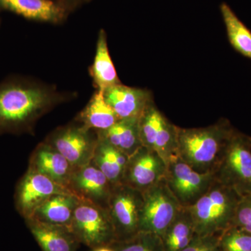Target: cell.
<instances>
[{"label":"cell","instance_id":"6da1fadb","mask_svg":"<svg viewBox=\"0 0 251 251\" xmlns=\"http://www.w3.org/2000/svg\"><path fill=\"white\" fill-rule=\"evenodd\" d=\"M64 100L54 89L22 80L0 84V133H21Z\"/></svg>","mask_w":251,"mask_h":251},{"label":"cell","instance_id":"7a4b0ae2","mask_svg":"<svg viewBox=\"0 0 251 251\" xmlns=\"http://www.w3.org/2000/svg\"><path fill=\"white\" fill-rule=\"evenodd\" d=\"M234 129L226 119L202 128L177 126L176 155L199 173H213Z\"/></svg>","mask_w":251,"mask_h":251},{"label":"cell","instance_id":"3957f363","mask_svg":"<svg viewBox=\"0 0 251 251\" xmlns=\"http://www.w3.org/2000/svg\"><path fill=\"white\" fill-rule=\"evenodd\" d=\"M241 197L234 190L215 181L197 202L187 208L196 234H219L232 226Z\"/></svg>","mask_w":251,"mask_h":251},{"label":"cell","instance_id":"277c9868","mask_svg":"<svg viewBox=\"0 0 251 251\" xmlns=\"http://www.w3.org/2000/svg\"><path fill=\"white\" fill-rule=\"evenodd\" d=\"M218 182L243 196L251 193V143L249 135L234 129L213 171Z\"/></svg>","mask_w":251,"mask_h":251},{"label":"cell","instance_id":"5b68a950","mask_svg":"<svg viewBox=\"0 0 251 251\" xmlns=\"http://www.w3.org/2000/svg\"><path fill=\"white\" fill-rule=\"evenodd\" d=\"M71 231L79 242L93 249L117 242L108 209L84 200H80L74 211Z\"/></svg>","mask_w":251,"mask_h":251},{"label":"cell","instance_id":"8992f818","mask_svg":"<svg viewBox=\"0 0 251 251\" xmlns=\"http://www.w3.org/2000/svg\"><path fill=\"white\" fill-rule=\"evenodd\" d=\"M143 193L140 232L162 237L182 209L164 178Z\"/></svg>","mask_w":251,"mask_h":251},{"label":"cell","instance_id":"52a82bcc","mask_svg":"<svg viewBox=\"0 0 251 251\" xmlns=\"http://www.w3.org/2000/svg\"><path fill=\"white\" fill-rule=\"evenodd\" d=\"M164 179L171 192L184 208L197 202L216 181L212 172L199 173L178 156L168 162Z\"/></svg>","mask_w":251,"mask_h":251},{"label":"cell","instance_id":"ba28073f","mask_svg":"<svg viewBox=\"0 0 251 251\" xmlns=\"http://www.w3.org/2000/svg\"><path fill=\"white\" fill-rule=\"evenodd\" d=\"M143 193L121 184L113 186L108 210L116 234L117 242H124L140 232Z\"/></svg>","mask_w":251,"mask_h":251},{"label":"cell","instance_id":"9c48e42d","mask_svg":"<svg viewBox=\"0 0 251 251\" xmlns=\"http://www.w3.org/2000/svg\"><path fill=\"white\" fill-rule=\"evenodd\" d=\"M78 126L58 128L50 135L46 143L55 149L75 169L89 164L93 159L98 143L97 133Z\"/></svg>","mask_w":251,"mask_h":251},{"label":"cell","instance_id":"30bf717a","mask_svg":"<svg viewBox=\"0 0 251 251\" xmlns=\"http://www.w3.org/2000/svg\"><path fill=\"white\" fill-rule=\"evenodd\" d=\"M57 194L74 193L69 188L29 168L16 187L15 193L16 209L25 219H29L41 204Z\"/></svg>","mask_w":251,"mask_h":251},{"label":"cell","instance_id":"8fae6325","mask_svg":"<svg viewBox=\"0 0 251 251\" xmlns=\"http://www.w3.org/2000/svg\"><path fill=\"white\" fill-rule=\"evenodd\" d=\"M166 168L154 150L142 146L129 157L122 184L143 193L165 177Z\"/></svg>","mask_w":251,"mask_h":251},{"label":"cell","instance_id":"7c38bea8","mask_svg":"<svg viewBox=\"0 0 251 251\" xmlns=\"http://www.w3.org/2000/svg\"><path fill=\"white\" fill-rule=\"evenodd\" d=\"M69 188L80 200L108 209L113 186L92 161L74 171Z\"/></svg>","mask_w":251,"mask_h":251},{"label":"cell","instance_id":"4fadbf2b","mask_svg":"<svg viewBox=\"0 0 251 251\" xmlns=\"http://www.w3.org/2000/svg\"><path fill=\"white\" fill-rule=\"evenodd\" d=\"M107 103L120 120L139 118L149 104L153 101L148 90L119 84L103 92Z\"/></svg>","mask_w":251,"mask_h":251},{"label":"cell","instance_id":"5bb4252c","mask_svg":"<svg viewBox=\"0 0 251 251\" xmlns=\"http://www.w3.org/2000/svg\"><path fill=\"white\" fill-rule=\"evenodd\" d=\"M29 168L67 188L75 170L67 158L46 142L40 144L34 150Z\"/></svg>","mask_w":251,"mask_h":251},{"label":"cell","instance_id":"9a60e30c","mask_svg":"<svg viewBox=\"0 0 251 251\" xmlns=\"http://www.w3.org/2000/svg\"><path fill=\"white\" fill-rule=\"evenodd\" d=\"M25 221L42 251H76L80 242L70 229L32 218Z\"/></svg>","mask_w":251,"mask_h":251},{"label":"cell","instance_id":"2e32d148","mask_svg":"<svg viewBox=\"0 0 251 251\" xmlns=\"http://www.w3.org/2000/svg\"><path fill=\"white\" fill-rule=\"evenodd\" d=\"M0 9L34 21L57 23L64 17V9L51 0H0Z\"/></svg>","mask_w":251,"mask_h":251},{"label":"cell","instance_id":"e0dca14e","mask_svg":"<svg viewBox=\"0 0 251 251\" xmlns=\"http://www.w3.org/2000/svg\"><path fill=\"white\" fill-rule=\"evenodd\" d=\"M80 200L74 194L55 195L41 204L29 219L32 218L71 230L74 211Z\"/></svg>","mask_w":251,"mask_h":251},{"label":"cell","instance_id":"ac0fdd59","mask_svg":"<svg viewBox=\"0 0 251 251\" xmlns=\"http://www.w3.org/2000/svg\"><path fill=\"white\" fill-rule=\"evenodd\" d=\"M92 162L112 186L122 184L129 157L99 136Z\"/></svg>","mask_w":251,"mask_h":251},{"label":"cell","instance_id":"d6986e66","mask_svg":"<svg viewBox=\"0 0 251 251\" xmlns=\"http://www.w3.org/2000/svg\"><path fill=\"white\" fill-rule=\"evenodd\" d=\"M138 120L139 118L120 120L108 129L97 133L100 138L130 157L142 147Z\"/></svg>","mask_w":251,"mask_h":251},{"label":"cell","instance_id":"ffe728a7","mask_svg":"<svg viewBox=\"0 0 251 251\" xmlns=\"http://www.w3.org/2000/svg\"><path fill=\"white\" fill-rule=\"evenodd\" d=\"M90 74L97 90L104 91L112 86L121 84L115 66L109 53L105 31L99 32L97 51L93 64L90 68Z\"/></svg>","mask_w":251,"mask_h":251},{"label":"cell","instance_id":"44dd1931","mask_svg":"<svg viewBox=\"0 0 251 251\" xmlns=\"http://www.w3.org/2000/svg\"><path fill=\"white\" fill-rule=\"evenodd\" d=\"M119 120L117 114L105 100L103 92L99 90L77 117L78 124L96 132L108 129Z\"/></svg>","mask_w":251,"mask_h":251},{"label":"cell","instance_id":"7402d4cb","mask_svg":"<svg viewBox=\"0 0 251 251\" xmlns=\"http://www.w3.org/2000/svg\"><path fill=\"white\" fill-rule=\"evenodd\" d=\"M196 234L191 214L187 208L183 207L162 235L165 251H182Z\"/></svg>","mask_w":251,"mask_h":251},{"label":"cell","instance_id":"603a6c76","mask_svg":"<svg viewBox=\"0 0 251 251\" xmlns=\"http://www.w3.org/2000/svg\"><path fill=\"white\" fill-rule=\"evenodd\" d=\"M221 11L231 45L239 53L251 59V31L226 3L221 5Z\"/></svg>","mask_w":251,"mask_h":251},{"label":"cell","instance_id":"cb8c5ba5","mask_svg":"<svg viewBox=\"0 0 251 251\" xmlns=\"http://www.w3.org/2000/svg\"><path fill=\"white\" fill-rule=\"evenodd\" d=\"M163 117L153 101L144 110L138 120L142 146L154 150L155 142Z\"/></svg>","mask_w":251,"mask_h":251},{"label":"cell","instance_id":"d4e9b609","mask_svg":"<svg viewBox=\"0 0 251 251\" xmlns=\"http://www.w3.org/2000/svg\"><path fill=\"white\" fill-rule=\"evenodd\" d=\"M177 147V126L173 125L166 117L162 119L159 130L155 142L154 151L165 161L168 162L176 155Z\"/></svg>","mask_w":251,"mask_h":251},{"label":"cell","instance_id":"484cf974","mask_svg":"<svg viewBox=\"0 0 251 251\" xmlns=\"http://www.w3.org/2000/svg\"><path fill=\"white\" fill-rule=\"evenodd\" d=\"M111 246L116 251H165L161 237L149 232H140L131 239Z\"/></svg>","mask_w":251,"mask_h":251},{"label":"cell","instance_id":"4316f807","mask_svg":"<svg viewBox=\"0 0 251 251\" xmlns=\"http://www.w3.org/2000/svg\"><path fill=\"white\" fill-rule=\"evenodd\" d=\"M221 251H251V234L231 226L219 234Z\"/></svg>","mask_w":251,"mask_h":251},{"label":"cell","instance_id":"83f0119b","mask_svg":"<svg viewBox=\"0 0 251 251\" xmlns=\"http://www.w3.org/2000/svg\"><path fill=\"white\" fill-rule=\"evenodd\" d=\"M232 226L251 234V193L239 200Z\"/></svg>","mask_w":251,"mask_h":251},{"label":"cell","instance_id":"f1b7e54d","mask_svg":"<svg viewBox=\"0 0 251 251\" xmlns=\"http://www.w3.org/2000/svg\"><path fill=\"white\" fill-rule=\"evenodd\" d=\"M219 234L199 236L196 234L191 242L182 251H221Z\"/></svg>","mask_w":251,"mask_h":251},{"label":"cell","instance_id":"f546056e","mask_svg":"<svg viewBox=\"0 0 251 251\" xmlns=\"http://www.w3.org/2000/svg\"><path fill=\"white\" fill-rule=\"evenodd\" d=\"M93 251H116L112 246H106L94 249Z\"/></svg>","mask_w":251,"mask_h":251},{"label":"cell","instance_id":"4dcf8cb0","mask_svg":"<svg viewBox=\"0 0 251 251\" xmlns=\"http://www.w3.org/2000/svg\"><path fill=\"white\" fill-rule=\"evenodd\" d=\"M249 139H250V141H251V136H249Z\"/></svg>","mask_w":251,"mask_h":251},{"label":"cell","instance_id":"1f68e13d","mask_svg":"<svg viewBox=\"0 0 251 251\" xmlns=\"http://www.w3.org/2000/svg\"><path fill=\"white\" fill-rule=\"evenodd\" d=\"M68 1H74V0H68Z\"/></svg>","mask_w":251,"mask_h":251}]
</instances>
